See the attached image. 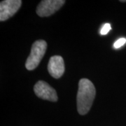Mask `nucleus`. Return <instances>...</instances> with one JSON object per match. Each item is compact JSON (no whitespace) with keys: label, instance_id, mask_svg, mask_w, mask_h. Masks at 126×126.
Wrapping results in <instances>:
<instances>
[{"label":"nucleus","instance_id":"nucleus-1","mask_svg":"<svg viewBox=\"0 0 126 126\" xmlns=\"http://www.w3.org/2000/svg\"><path fill=\"white\" fill-rule=\"evenodd\" d=\"M95 94L93 83L87 79H81L79 83L77 96V110L80 115H85L90 111Z\"/></svg>","mask_w":126,"mask_h":126},{"label":"nucleus","instance_id":"nucleus-2","mask_svg":"<svg viewBox=\"0 0 126 126\" xmlns=\"http://www.w3.org/2000/svg\"><path fill=\"white\" fill-rule=\"evenodd\" d=\"M47 48V43L44 40L36 41L32 46L31 51L25 63L27 70H34L41 61Z\"/></svg>","mask_w":126,"mask_h":126},{"label":"nucleus","instance_id":"nucleus-3","mask_svg":"<svg viewBox=\"0 0 126 126\" xmlns=\"http://www.w3.org/2000/svg\"><path fill=\"white\" fill-rule=\"evenodd\" d=\"M64 0H43L36 8V14L40 17H48L57 12L63 5Z\"/></svg>","mask_w":126,"mask_h":126},{"label":"nucleus","instance_id":"nucleus-4","mask_svg":"<svg viewBox=\"0 0 126 126\" xmlns=\"http://www.w3.org/2000/svg\"><path fill=\"white\" fill-rule=\"evenodd\" d=\"M34 91L36 96L41 99L50 102H57L58 99L55 90L45 81H38L34 86Z\"/></svg>","mask_w":126,"mask_h":126},{"label":"nucleus","instance_id":"nucleus-5","mask_svg":"<svg viewBox=\"0 0 126 126\" xmlns=\"http://www.w3.org/2000/svg\"><path fill=\"white\" fill-rule=\"evenodd\" d=\"M22 4L20 0H4L0 3V20L1 22L16 14Z\"/></svg>","mask_w":126,"mask_h":126},{"label":"nucleus","instance_id":"nucleus-6","mask_svg":"<svg viewBox=\"0 0 126 126\" xmlns=\"http://www.w3.org/2000/svg\"><path fill=\"white\" fill-rule=\"evenodd\" d=\"M48 71L50 76L55 79H59L63 76L64 72V63L60 55H54L50 58Z\"/></svg>","mask_w":126,"mask_h":126},{"label":"nucleus","instance_id":"nucleus-7","mask_svg":"<svg viewBox=\"0 0 126 126\" xmlns=\"http://www.w3.org/2000/svg\"><path fill=\"white\" fill-rule=\"evenodd\" d=\"M111 30V27L110 24L107 23V24L104 25V26L102 27V28L101 31H100V34H102V35H106V34H108Z\"/></svg>","mask_w":126,"mask_h":126},{"label":"nucleus","instance_id":"nucleus-8","mask_svg":"<svg viewBox=\"0 0 126 126\" xmlns=\"http://www.w3.org/2000/svg\"><path fill=\"white\" fill-rule=\"evenodd\" d=\"M126 43V38H121L119 39H118L113 44V46L115 48H118L120 47H121L124 45Z\"/></svg>","mask_w":126,"mask_h":126}]
</instances>
